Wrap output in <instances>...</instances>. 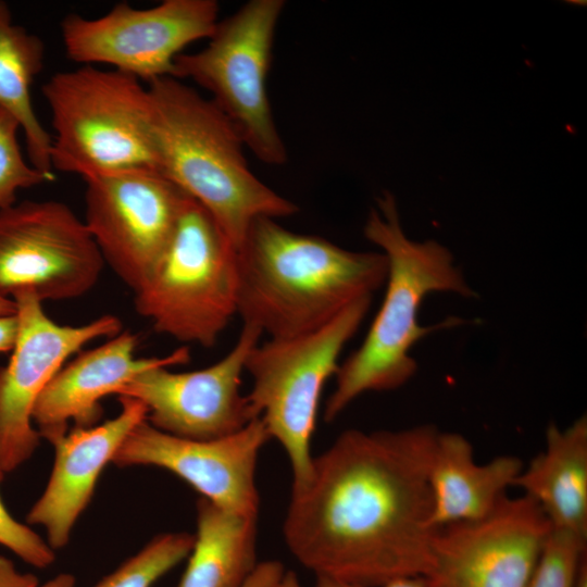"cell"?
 <instances>
[{
    "label": "cell",
    "instance_id": "cell-10",
    "mask_svg": "<svg viewBox=\"0 0 587 587\" xmlns=\"http://www.w3.org/2000/svg\"><path fill=\"white\" fill-rule=\"evenodd\" d=\"M103 265L85 222L67 204L26 200L0 210L1 297L78 298L97 284Z\"/></svg>",
    "mask_w": 587,
    "mask_h": 587
},
{
    "label": "cell",
    "instance_id": "cell-4",
    "mask_svg": "<svg viewBox=\"0 0 587 587\" xmlns=\"http://www.w3.org/2000/svg\"><path fill=\"white\" fill-rule=\"evenodd\" d=\"M377 205L378 210L369 214L364 235L386 255L385 297L361 346L339 364L335 388L324 407L327 423L365 392L404 385L417 369L410 354L412 347L437 328L462 322L449 319L435 326L420 325L419 311L426 296H476L447 248L434 240L417 242L405 236L391 193L384 192Z\"/></svg>",
    "mask_w": 587,
    "mask_h": 587
},
{
    "label": "cell",
    "instance_id": "cell-9",
    "mask_svg": "<svg viewBox=\"0 0 587 587\" xmlns=\"http://www.w3.org/2000/svg\"><path fill=\"white\" fill-rule=\"evenodd\" d=\"M218 10L215 0H164L149 9L118 2L96 18L65 15L61 38L73 62L107 64L149 84L173 77L175 58L188 45L212 35Z\"/></svg>",
    "mask_w": 587,
    "mask_h": 587
},
{
    "label": "cell",
    "instance_id": "cell-12",
    "mask_svg": "<svg viewBox=\"0 0 587 587\" xmlns=\"http://www.w3.org/2000/svg\"><path fill=\"white\" fill-rule=\"evenodd\" d=\"M16 303L17 338L7 365L0 366V479L27 461L39 445L33 410L42 390L84 345L122 332L120 319L105 314L78 325H60L43 311L32 292Z\"/></svg>",
    "mask_w": 587,
    "mask_h": 587
},
{
    "label": "cell",
    "instance_id": "cell-30",
    "mask_svg": "<svg viewBox=\"0 0 587 587\" xmlns=\"http://www.w3.org/2000/svg\"><path fill=\"white\" fill-rule=\"evenodd\" d=\"M275 587H303L297 574L292 571H285L284 575L279 579V582L276 584Z\"/></svg>",
    "mask_w": 587,
    "mask_h": 587
},
{
    "label": "cell",
    "instance_id": "cell-28",
    "mask_svg": "<svg viewBox=\"0 0 587 587\" xmlns=\"http://www.w3.org/2000/svg\"><path fill=\"white\" fill-rule=\"evenodd\" d=\"M315 587H363L347 584L328 577L316 576ZM375 587H428L422 577L417 576H404L391 579L383 585Z\"/></svg>",
    "mask_w": 587,
    "mask_h": 587
},
{
    "label": "cell",
    "instance_id": "cell-5",
    "mask_svg": "<svg viewBox=\"0 0 587 587\" xmlns=\"http://www.w3.org/2000/svg\"><path fill=\"white\" fill-rule=\"evenodd\" d=\"M51 112L52 168L83 179L155 168L147 86L116 70L80 65L41 88Z\"/></svg>",
    "mask_w": 587,
    "mask_h": 587
},
{
    "label": "cell",
    "instance_id": "cell-25",
    "mask_svg": "<svg viewBox=\"0 0 587 587\" xmlns=\"http://www.w3.org/2000/svg\"><path fill=\"white\" fill-rule=\"evenodd\" d=\"M0 545L27 564L45 569L55 559L54 550L27 525L16 521L0 498Z\"/></svg>",
    "mask_w": 587,
    "mask_h": 587
},
{
    "label": "cell",
    "instance_id": "cell-24",
    "mask_svg": "<svg viewBox=\"0 0 587 587\" xmlns=\"http://www.w3.org/2000/svg\"><path fill=\"white\" fill-rule=\"evenodd\" d=\"M20 129L17 120L0 110V210L16 203L18 190L54 179L24 159L17 140Z\"/></svg>",
    "mask_w": 587,
    "mask_h": 587
},
{
    "label": "cell",
    "instance_id": "cell-21",
    "mask_svg": "<svg viewBox=\"0 0 587 587\" xmlns=\"http://www.w3.org/2000/svg\"><path fill=\"white\" fill-rule=\"evenodd\" d=\"M45 45L13 20L9 4L0 0V110L11 113L24 134L30 164L54 178L52 137L34 110L32 85L42 71Z\"/></svg>",
    "mask_w": 587,
    "mask_h": 587
},
{
    "label": "cell",
    "instance_id": "cell-18",
    "mask_svg": "<svg viewBox=\"0 0 587 587\" xmlns=\"http://www.w3.org/2000/svg\"><path fill=\"white\" fill-rule=\"evenodd\" d=\"M523 466L520 458L510 454L477 463L469 439L439 432L428 469L433 525L439 528L486 516L513 487Z\"/></svg>",
    "mask_w": 587,
    "mask_h": 587
},
{
    "label": "cell",
    "instance_id": "cell-17",
    "mask_svg": "<svg viewBox=\"0 0 587 587\" xmlns=\"http://www.w3.org/2000/svg\"><path fill=\"white\" fill-rule=\"evenodd\" d=\"M137 335L122 330L99 347L83 351L52 377L38 397L33 423L50 444L67 433L70 422L90 427L101 419L100 400L116 391L137 374L160 365L189 361L187 347L161 358H136Z\"/></svg>",
    "mask_w": 587,
    "mask_h": 587
},
{
    "label": "cell",
    "instance_id": "cell-15",
    "mask_svg": "<svg viewBox=\"0 0 587 587\" xmlns=\"http://www.w3.org/2000/svg\"><path fill=\"white\" fill-rule=\"evenodd\" d=\"M270 439L261 419L213 440L174 436L145 420L128 434L112 462L120 467L152 465L167 470L214 504L258 517L255 469L259 452Z\"/></svg>",
    "mask_w": 587,
    "mask_h": 587
},
{
    "label": "cell",
    "instance_id": "cell-1",
    "mask_svg": "<svg viewBox=\"0 0 587 587\" xmlns=\"http://www.w3.org/2000/svg\"><path fill=\"white\" fill-rule=\"evenodd\" d=\"M438 433L342 432L291 488L283 533L292 555L315 576L357 586L423 577L438 529L428 480Z\"/></svg>",
    "mask_w": 587,
    "mask_h": 587
},
{
    "label": "cell",
    "instance_id": "cell-32",
    "mask_svg": "<svg viewBox=\"0 0 587 587\" xmlns=\"http://www.w3.org/2000/svg\"><path fill=\"white\" fill-rule=\"evenodd\" d=\"M575 587H587V558H585L579 566Z\"/></svg>",
    "mask_w": 587,
    "mask_h": 587
},
{
    "label": "cell",
    "instance_id": "cell-20",
    "mask_svg": "<svg viewBox=\"0 0 587 587\" xmlns=\"http://www.w3.org/2000/svg\"><path fill=\"white\" fill-rule=\"evenodd\" d=\"M257 522L200 497L197 534L176 587H241L258 564Z\"/></svg>",
    "mask_w": 587,
    "mask_h": 587
},
{
    "label": "cell",
    "instance_id": "cell-29",
    "mask_svg": "<svg viewBox=\"0 0 587 587\" xmlns=\"http://www.w3.org/2000/svg\"><path fill=\"white\" fill-rule=\"evenodd\" d=\"M18 333L16 314L0 315V352L12 351Z\"/></svg>",
    "mask_w": 587,
    "mask_h": 587
},
{
    "label": "cell",
    "instance_id": "cell-6",
    "mask_svg": "<svg viewBox=\"0 0 587 587\" xmlns=\"http://www.w3.org/2000/svg\"><path fill=\"white\" fill-rule=\"evenodd\" d=\"M134 295L137 313L155 332L204 348L216 344L237 314V250L191 197L168 247Z\"/></svg>",
    "mask_w": 587,
    "mask_h": 587
},
{
    "label": "cell",
    "instance_id": "cell-14",
    "mask_svg": "<svg viewBox=\"0 0 587 587\" xmlns=\"http://www.w3.org/2000/svg\"><path fill=\"white\" fill-rule=\"evenodd\" d=\"M262 335L242 324L234 347L214 364L179 373L155 366L137 374L115 395L142 402L147 421L167 434L193 440L233 435L259 419L240 386L246 360Z\"/></svg>",
    "mask_w": 587,
    "mask_h": 587
},
{
    "label": "cell",
    "instance_id": "cell-11",
    "mask_svg": "<svg viewBox=\"0 0 587 587\" xmlns=\"http://www.w3.org/2000/svg\"><path fill=\"white\" fill-rule=\"evenodd\" d=\"M85 183L84 222L104 263L134 292L168 247L187 195L151 167Z\"/></svg>",
    "mask_w": 587,
    "mask_h": 587
},
{
    "label": "cell",
    "instance_id": "cell-2",
    "mask_svg": "<svg viewBox=\"0 0 587 587\" xmlns=\"http://www.w3.org/2000/svg\"><path fill=\"white\" fill-rule=\"evenodd\" d=\"M237 258V314L268 338L322 327L354 301L372 297L388 270L383 252L350 251L272 217L252 223Z\"/></svg>",
    "mask_w": 587,
    "mask_h": 587
},
{
    "label": "cell",
    "instance_id": "cell-27",
    "mask_svg": "<svg viewBox=\"0 0 587 587\" xmlns=\"http://www.w3.org/2000/svg\"><path fill=\"white\" fill-rule=\"evenodd\" d=\"M285 573L284 565L276 560L257 564L241 587H275Z\"/></svg>",
    "mask_w": 587,
    "mask_h": 587
},
{
    "label": "cell",
    "instance_id": "cell-19",
    "mask_svg": "<svg viewBox=\"0 0 587 587\" xmlns=\"http://www.w3.org/2000/svg\"><path fill=\"white\" fill-rule=\"evenodd\" d=\"M545 442L513 487L540 507L553 529L587 539V417L566 428L550 424Z\"/></svg>",
    "mask_w": 587,
    "mask_h": 587
},
{
    "label": "cell",
    "instance_id": "cell-8",
    "mask_svg": "<svg viewBox=\"0 0 587 587\" xmlns=\"http://www.w3.org/2000/svg\"><path fill=\"white\" fill-rule=\"evenodd\" d=\"M284 0H250L217 22L207 46L174 60L173 77L207 90L245 147L270 165L288 160L267 95V75Z\"/></svg>",
    "mask_w": 587,
    "mask_h": 587
},
{
    "label": "cell",
    "instance_id": "cell-13",
    "mask_svg": "<svg viewBox=\"0 0 587 587\" xmlns=\"http://www.w3.org/2000/svg\"><path fill=\"white\" fill-rule=\"evenodd\" d=\"M551 529L533 499L507 495L482 519L439 527L422 579L428 587H526Z\"/></svg>",
    "mask_w": 587,
    "mask_h": 587
},
{
    "label": "cell",
    "instance_id": "cell-31",
    "mask_svg": "<svg viewBox=\"0 0 587 587\" xmlns=\"http://www.w3.org/2000/svg\"><path fill=\"white\" fill-rule=\"evenodd\" d=\"M16 314V303L14 300L0 296V315Z\"/></svg>",
    "mask_w": 587,
    "mask_h": 587
},
{
    "label": "cell",
    "instance_id": "cell-7",
    "mask_svg": "<svg viewBox=\"0 0 587 587\" xmlns=\"http://www.w3.org/2000/svg\"><path fill=\"white\" fill-rule=\"evenodd\" d=\"M371 301L372 297L354 301L307 334L258 342L246 360L245 371L252 378L246 396L289 458L291 488L303 485L310 474V445L324 385L335 376L341 351L360 328Z\"/></svg>",
    "mask_w": 587,
    "mask_h": 587
},
{
    "label": "cell",
    "instance_id": "cell-26",
    "mask_svg": "<svg viewBox=\"0 0 587 587\" xmlns=\"http://www.w3.org/2000/svg\"><path fill=\"white\" fill-rule=\"evenodd\" d=\"M75 577L65 573L39 585L35 575L20 572L10 559L0 554V587H75Z\"/></svg>",
    "mask_w": 587,
    "mask_h": 587
},
{
    "label": "cell",
    "instance_id": "cell-23",
    "mask_svg": "<svg viewBox=\"0 0 587 587\" xmlns=\"http://www.w3.org/2000/svg\"><path fill=\"white\" fill-rule=\"evenodd\" d=\"M586 541L552 528L526 587H575Z\"/></svg>",
    "mask_w": 587,
    "mask_h": 587
},
{
    "label": "cell",
    "instance_id": "cell-3",
    "mask_svg": "<svg viewBox=\"0 0 587 587\" xmlns=\"http://www.w3.org/2000/svg\"><path fill=\"white\" fill-rule=\"evenodd\" d=\"M147 87L155 170L200 203L237 251L255 220L299 211L252 173L242 140L209 98L172 76Z\"/></svg>",
    "mask_w": 587,
    "mask_h": 587
},
{
    "label": "cell",
    "instance_id": "cell-16",
    "mask_svg": "<svg viewBox=\"0 0 587 587\" xmlns=\"http://www.w3.org/2000/svg\"><path fill=\"white\" fill-rule=\"evenodd\" d=\"M121 412L90 427H75L51 442L54 462L48 484L29 510L26 521L46 529L49 546L62 549L90 502L104 466L128 434L147 420V408L139 400L118 396Z\"/></svg>",
    "mask_w": 587,
    "mask_h": 587
},
{
    "label": "cell",
    "instance_id": "cell-22",
    "mask_svg": "<svg viewBox=\"0 0 587 587\" xmlns=\"http://www.w3.org/2000/svg\"><path fill=\"white\" fill-rule=\"evenodd\" d=\"M193 541L187 533L159 535L93 587H152L189 555Z\"/></svg>",
    "mask_w": 587,
    "mask_h": 587
}]
</instances>
